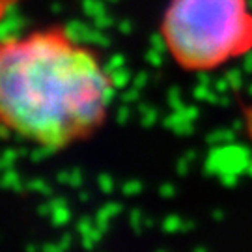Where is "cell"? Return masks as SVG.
Returning <instances> with one entry per match:
<instances>
[{
  "mask_svg": "<svg viewBox=\"0 0 252 252\" xmlns=\"http://www.w3.org/2000/svg\"><path fill=\"white\" fill-rule=\"evenodd\" d=\"M161 36L181 69H219L252 51L249 0H170Z\"/></svg>",
  "mask_w": 252,
  "mask_h": 252,
  "instance_id": "obj_2",
  "label": "cell"
},
{
  "mask_svg": "<svg viewBox=\"0 0 252 252\" xmlns=\"http://www.w3.org/2000/svg\"><path fill=\"white\" fill-rule=\"evenodd\" d=\"M19 6V0H0V25Z\"/></svg>",
  "mask_w": 252,
  "mask_h": 252,
  "instance_id": "obj_3",
  "label": "cell"
},
{
  "mask_svg": "<svg viewBox=\"0 0 252 252\" xmlns=\"http://www.w3.org/2000/svg\"><path fill=\"white\" fill-rule=\"evenodd\" d=\"M112 95L101 56L67 27L0 39V135L63 150L105 124Z\"/></svg>",
  "mask_w": 252,
  "mask_h": 252,
  "instance_id": "obj_1",
  "label": "cell"
}]
</instances>
